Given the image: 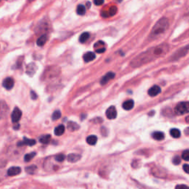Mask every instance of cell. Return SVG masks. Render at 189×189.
<instances>
[{"label": "cell", "mask_w": 189, "mask_h": 189, "mask_svg": "<svg viewBox=\"0 0 189 189\" xmlns=\"http://www.w3.org/2000/svg\"><path fill=\"white\" fill-rule=\"evenodd\" d=\"M168 50H169V46L166 44H163L157 47H152L135 58L131 62V65L135 67H141L144 64H147L154 59L165 56Z\"/></svg>", "instance_id": "6da1fadb"}, {"label": "cell", "mask_w": 189, "mask_h": 189, "mask_svg": "<svg viewBox=\"0 0 189 189\" xmlns=\"http://www.w3.org/2000/svg\"><path fill=\"white\" fill-rule=\"evenodd\" d=\"M169 27V22L165 17H163L157 21V22L154 25L151 32L150 36L152 39H155L157 36L163 34L168 30Z\"/></svg>", "instance_id": "7a4b0ae2"}, {"label": "cell", "mask_w": 189, "mask_h": 189, "mask_svg": "<svg viewBox=\"0 0 189 189\" xmlns=\"http://www.w3.org/2000/svg\"><path fill=\"white\" fill-rule=\"evenodd\" d=\"M174 112L177 115H182L189 113V102H181L178 103L174 109Z\"/></svg>", "instance_id": "3957f363"}, {"label": "cell", "mask_w": 189, "mask_h": 189, "mask_svg": "<svg viewBox=\"0 0 189 189\" xmlns=\"http://www.w3.org/2000/svg\"><path fill=\"white\" fill-rule=\"evenodd\" d=\"M189 51V46L187 47H184L182 48H181L180 50H177L174 55L171 57V60H177L179 59V58L183 57L184 56L187 54V53Z\"/></svg>", "instance_id": "277c9868"}, {"label": "cell", "mask_w": 189, "mask_h": 189, "mask_svg": "<svg viewBox=\"0 0 189 189\" xmlns=\"http://www.w3.org/2000/svg\"><path fill=\"white\" fill-rule=\"evenodd\" d=\"M9 112V107L4 100H0V119H3L7 115Z\"/></svg>", "instance_id": "5b68a950"}, {"label": "cell", "mask_w": 189, "mask_h": 189, "mask_svg": "<svg viewBox=\"0 0 189 189\" xmlns=\"http://www.w3.org/2000/svg\"><path fill=\"white\" fill-rule=\"evenodd\" d=\"M22 115V113L21 110L19 108H17V107H16L13 109V111L11 115L12 122L14 123V124L18 123L20 121V119H21Z\"/></svg>", "instance_id": "8992f818"}, {"label": "cell", "mask_w": 189, "mask_h": 189, "mask_svg": "<svg viewBox=\"0 0 189 189\" xmlns=\"http://www.w3.org/2000/svg\"><path fill=\"white\" fill-rule=\"evenodd\" d=\"M106 115L107 118L109 120L115 119L117 117V110H116L115 107L112 106L109 108H108V109L106 112Z\"/></svg>", "instance_id": "52a82bcc"}, {"label": "cell", "mask_w": 189, "mask_h": 189, "mask_svg": "<svg viewBox=\"0 0 189 189\" xmlns=\"http://www.w3.org/2000/svg\"><path fill=\"white\" fill-rule=\"evenodd\" d=\"M2 85L3 86H4V88H5L6 89H7V90H10V89H11L14 86V80L12 78H10V77H8V78H6L3 81V83H2Z\"/></svg>", "instance_id": "ba28073f"}, {"label": "cell", "mask_w": 189, "mask_h": 189, "mask_svg": "<svg viewBox=\"0 0 189 189\" xmlns=\"http://www.w3.org/2000/svg\"><path fill=\"white\" fill-rule=\"evenodd\" d=\"M115 74L114 72H108V73H106V75H105L104 76L101 78V80H100V84L101 85L106 84V83H108L110 80L113 79V78H115Z\"/></svg>", "instance_id": "9c48e42d"}, {"label": "cell", "mask_w": 189, "mask_h": 189, "mask_svg": "<svg viewBox=\"0 0 189 189\" xmlns=\"http://www.w3.org/2000/svg\"><path fill=\"white\" fill-rule=\"evenodd\" d=\"M94 48L95 50L96 53H102L105 52L106 50V47H105V44L102 41H99L95 45H94Z\"/></svg>", "instance_id": "30bf717a"}, {"label": "cell", "mask_w": 189, "mask_h": 189, "mask_svg": "<svg viewBox=\"0 0 189 189\" xmlns=\"http://www.w3.org/2000/svg\"><path fill=\"white\" fill-rule=\"evenodd\" d=\"M36 143L35 140L33 139H28L27 138H24L22 141H20L19 143H17V146H34Z\"/></svg>", "instance_id": "8fae6325"}, {"label": "cell", "mask_w": 189, "mask_h": 189, "mask_svg": "<svg viewBox=\"0 0 189 189\" xmlns=\"http://www.w3.org/2000/svg\"><path fill=\"white\" fill-rule=\"evenodd\" d=\"M117 11H118L117 7H116L115 6H113V7H109L107 11H104L103 13H102V16L105 17V18L109 16H112L115 15Z\"/></svg>", "instance_id": "7c38bea8"}, {"label": "cell", "mask_w": 189, "mask_h": 189, "mask_svg": "<svg viewBox=\"0 0 189 189\" xmlns=\"http://www.w3.org/2000/svg\"><path fill=\"white\" fill-rule=\"evenodd\" d=\"M160 92H161V89H160V86H153L152 87H151L150 89H149L148 93H149V94L151 97H155L157 94H160Z\"/></svg>", "instance_id": "4fadbf2b"}, {"label": "cell", "mask_w": 189, "mask_h": 189, "mask_svg": "<svg viewBox=\"0 0 189 189\" xmlns=\"http://www.w3.org/2000/svg\"><path fill=\"white\" fill-rule=\"evenodd\" d=\"M21 171L22 169L19 167H11V168H10L7 170V175L11 176V177L18 175V174L21 173Z\"/></svg>", "instance_id": "5bb4252c"}, {"label": "cell", "mask_w": 189, "mask_h": 189, "mask_svg": "<svg viewBox=\"0 0 189 189\" xmlns=\"http://www.w3.org/2000/svg\"><path fill=\"white\" fill-rule=\"evenodd\" d=\"M96 55L95 53H92V52H87L86 53H85L83 55V60H84L85 62H90V61H93L95 59Z\"/></svg>", "instance_id": "9a60e30c"}, {"label": "cell", "mask_w": 189, "mask_h": 189, "mask_svg": "<svg viewBox=\"0 0 189 189\" xmlns=\"http://www.w3.org/2000/svg\"><path fill=\"white\" fill-rule=\"evenodd\" d=\"M81 155L78 154H70L67 156V160L70 163H76L81 159Z\"/></svg>", "instance_id": "2e32d148"}, {"label": "cell", "mask_w": 189, "mask_h": 189, "mask_svg": "<svg viewBox=\"0 0 189 189\" xmlns=\"http://www.w3.org/2000/svg\"><path fill=\"white\" fill-rule=\"evenodd\" d=\"M36 65L34 63H31V64H28V67H27V73L28 74L31 76H33V75L35 74V72H36Z\"/></svg>", "instance_id": "e0dca14e"}, {"label": "cell", "mask_w": 189, "mask_h": 189, "mask_svg": "<svg viewBox=\"0 0 189 189\" xmlns=\"http://www.w3.org/2000/svg\"><path fill=\"white\" fill-rule=\"evenodd\" d=\"M134 105H135V103H134V100H128L124 102L123 103V108L125 110H131L133 109Z\"/></svg>", "instance_id": "ac0fdd59"}, {"label": "cell", "mask_w": 189, "mask_h": 189, "mask_svg": "<svg viewBox=\"0 0 189 189\" xmlns=\"http://www.w3.org/2000/svg\"><path fill=\"white\" fill-rule=\"evenodd\" d=\"M79 128H80L79 125L77 124L76 123H75V122L70 121V122H68V124H67V129H68L70 131H72V132L78 130Z\"/></svg>", "instance_id": "d6986e66"}, {"label": "cell", "mask_w": 189, "mask_h": 189, "mask_svg": "<svg viewBox=\"0 0 189 189\" xmlns=\"http://www.w3.org/2000/svg\"><path fill=\"white\" fill-rule=\"evenodd\" d=\"M47 36L46 35H42L41 36L39 39H37V42H36V44H37L38 46L39 47H42L45 45L47 42Z\"/></svg>", "instance_id": "ffe728a7"}, {"label": "cell", "mask_w": 189, "mask_h": 189, "mask_svg": "<svg viewBox=\"0 0 189 189\" xmlns=\"http://www.w3.org/2000/svg\"><path fill=\"white\" fill-rule=\"evenodd\" d=\"M152 137L156 141H162V140L164 139L165 135L161 132H155L152 134Z\"/></svg>", "instance_id": "44dd1931"}, {"label": "cell", "mask_w": 189, "mask_h": 189, "mask_svg": "<svg viewBox=\"0 0 189 189\" xmlns=\"http://www.w3.org/2000/svg\"><path fill=\"white\" fill-rule=\"evenodd\" d=\"M50 140H51V136L50 135H42V137L39 138V142L41 143H43V144H47V143H49Z\"/></svg>", "instance_id": "7402d4cb"}, {"label": "cell", "mask_w": 189, "mask_h": 189, "mask_svg": "<svg viewBox=\"0 0 189 189\" xmlns=\"http://www.w3.org/2000/svg\"><path fill=\"white\" fill-rule=\"evenodd\" d=\"M64 131H65L64 126L59 125V126H57L55 129V135H57V136H61V135H62L64 133Z\"/></svg>", "instance_id": "603a6c76"}, {"label": "cell", "mask_w": 189, "mask_h": 189, "mask_svg": "<svg viewBox=\"0 0 189 189\" xmlns=\"http://www.w3.org/2000/svg\"><path fill=\"white\" fill-rule=\"evenodd\" d=\"M97 138L95 136V135H90V136L87 137V138H86V142H87L88 144L92 145V146L95 145L96 143H97Z\"/></svg>", "instance_id": "cb8c5ba5"}, {"label": "cell", "mask_w": 189, "mask_h": 189, "mask_svg": "<svg viewBox=\"0 0 189 189\" xmlns=\"http://www.w3.org/2000/svg\"><path fill=\"white\" fill-rule=\"evenodd\" d=\"M170 135L174 138H179L181 136V132L178 129H171L170 131Z\"/></svg>", "instance_id": "d4e9b609"}, {"label": "cell", "mask_w": 189, "mask_h": 189, "mask_svg": "<svg viewBox=\"0 0 189 189\" xmlns=\"http://www.w3.org/2000/svg\"><path fill=\"white\" fill-rule=\"evenodd\" d=\"M89 36H90V35H89V33H87V32L83 33L80 36L79 42H81V43H84V42H86V41L89 39Z\"/></svg>", "instance_id": "484cf974"}, {"label": "cell", "mask_w": 189, "mask_h": 189, "mask_svg": "<svg viewBox=\"0 0 189 189\" xmlns=\"http://www.w3.org/2000/svg\"><path fill=\"white\" fill-rule=\"evenodd\" d=\"M76 12L80 16L84 15L85 13H86V7H85V6L83 5V4H79V5H78V7H77Z\"/></svg>", "instance_id": "4316f807"}, {"label": "cell", "mask_w": 189, "mask_h": 189, "mask_svg": "<svg viewBox=\"0 0 189 189\" xmlns=\"http://www.w3.org/2000/svg\"><path fill=\"white\" fill-rule=\"evenodd\" d=\"M25 170H26V172L28 173V174H33L34 173L36 172V170H37V167H36V165H31V166L27 167V168H25Z\"/></svg>", "instance_id": "83f0119b"}, {"label": "cell", "mask_w": 189, "mask_h": 189, "mask_svg": "<svg viewBox=\"0 0 189 189\" xmlns=\"http://www.w3.org/2000/svg\"><path fill=\"white\" fill-rule=\"evenodd\" d=\"M36 155V152H32V153H29V154H25V157H24V159H25V161L27 162V163H28V162H30L33 158L34 157H35Z\"/></svg>", "instance_id": "f1b7e54d"}, {"label": "cell", "mask_w": 189, "mask_h": 189, "mask_svg": "<svg viewBox=\"0 0 189 189\" xmlns=\"http://www.w3.org/2000/svg\"><path fill=\"white\" fill-rule=\"evenodd\" d=\"M61 116V113L59 110H56L53 112V115H52V120L53 121H57L58 119H59Z\"/></svg>", "instance_id": "f546056e"}, {"label": "cell", "mask_w": 189, "mask_h": 189, "mask_svg": "<svg viewBox=\"0 0 189 189\" xmlns=\"http://www.w3.org/2000/svg\"><path fill=\"white\" fill-rule=\"evenodd\" d=\"M55 159H56V161H58V162H63L64 160H65V155H64V154H59L56 156Z\"/></svg>", "instance_id": "4dcf8cb0"}, {"label": "cell", "mask_w": 189, "mask_h": 189, "mask_svg": "<svg viewBox=\"0 0 189 189\" xmlns=\"http://www.w3.org/2000/svg\"><path fill=\"white\" fill-rule=\"evenodd\" d=\"M182 158L184 160L189 161V150H186L185 151V152H182Z\"/></svg>", "instance_id": "1f68e13d"}, {"label": "cell", "mask_w": 189, "mask_h": 189, "mask_svg": "<svg viewBox=\"0 0 189 189\" xmlns=\"http://www.w3.org/2000/svg\"><path fill=\"white\" fill-rule=\"evenodd\" d=\"M93 2L95 5L100 6L104 3V0H93Z\"/></svg>", "instance_id": "d6a6232c"}, {"label": "cell", "mask_w": 189, "mask_h": 189, "mask_svg": "<svg viewBox=\"0 0 189 189\" xmlns=\"http://www.w3.org/2000/svg\"><path fill=\"white\" fill-rule=\"evenodd\" d=\"M173 163L175 165H179L180 163V157H178V156H176L174 158V160H173Z\"/></svg>", "instance_id": "836d02e7"}, {"label": "cell", "mask_w": 189, "mask_h": 189, "mask_svg": "<svg viewBox=\"0 0 189 189\" xmlns=\"http://www.w3.org/2000/svg\"><path fill=\"white\" fill-rule=\"evenodd\" d=\"M31 98H32L33 100H36V99H37V97H38L37 94H36L34 91H31Z\"/></svg>", "instance_id": "e575fe53"}, {"label": "cell", "mask_w": 189, "mask_h": 189, "mask_svg": "<svg viewBox=\"0 0 189 189\" xmlns=\"http://www.w3.org/2000/svg\"><path fill=\"white\" fill-rule=\"evenodd\" d=\"M183 170L185 173H187V174H189V165L184 164L183 165Z\"/></svg>", "instance_id": "d590c367"}, {"label": "cell", "mask_w": 189, "mask_h": 189, "mask_svg": "<svg viewBox=\"0 0 189 189\" xmlns=\"http://www.w3.org/2000/svg\"><path fill=\"white\" fill-rule=\"evenodd\" d=\"M176 188H189V187L187 186V185H177V186H176Z\"/></svg>", "instance_id": "8d00e7d4"}, {"label": "cell", "mask_w": 189, "mask_h": 189, "mask_svg": "<svg viewBox=\"0 0 189 189\" xmlns=\"http://www.w3.org/2000/svg\"><path fill=\"white\" fill-rule=\"evenodd\" d=\"M185 132V135H188V136H189V127H188V128L185 129V132Z\"/></svg>", "instance_id": "74e56055"}, {"label": "cell", "mask_w": 189, "mask_h": 189, "mask_svg": "<svg viewBox=\"0 0 189 189\" xmlns=\"http://www.w3.org/2000/svg\"><path fill=\"white\" fill-rule=\"evenodd\" d=\"M185 122L188 123V124H189V115L187 116V117L185 118Z\"/></svg>", "instance_id": "f35d334b"}, {"label": "cell", "mask_w": 189, "mask_h": 189, "mask_svg": "<svg viewBox=\"0 0 189 189\" xmlns=\"http://www.w3.org/2000/svg\"><path fill=\"white\" fill-rule=\"evenodd\" d=\"M19 128V124H17L16 126H14V129H18Z\"/></svg>", "instance_id": "ab89813d"}, {"label": "cell", "mask_w": 189, "mask_h": 189, "mask_svg": "<svg viewBox=\"0 0 189 189\" xmlns=\"http://www.w3.org/2000/svg\"><path fill=\"white\" fill-rule=\"evenodd\" d=\"M116 1H118V2H121V1H122V0H116Z\"/></svg>", "instance_id": "60d3db41"}, {"label": "cell", "mask_w": 189, "mask_h": 189, "mask_svg": "<svg viewBox=\"0 0 189 189\" xmlns=\"http://www.w3.org/2000/svg\"><path fill=\"white\" fill-rule=\"evenodd\" d=\"M30 1H33V0H30Z\"/></svg>", "instance_id": "b9f144b4"}, {"label": "cell", "mask_w": 189, "mask_h": 189, "mask_svg": "<svg viewBox=\"0 0 189 189\" xmlns=\"http://www.w3.org/2000/svg\"><path fill=\"white\" fill-rule=\"evenodd\" d=\"M3 1V0H0V1Z\"/></svg>", "instance_id": "7bdbcfd3"}]
</instances>
